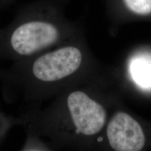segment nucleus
Masks as SVG:
<instances>
[{"label": "nucleus", "mask_w": 151, "mask_h": 151, "mask_svg": "<svg viewBox=\"0 0 151 151\" xmlns=\"http://www.w3.org/2000/svg\"><path fill=\"white\" fill-rule=\"evenodd\" d=\"M53 104L65 109V115L48 111L43 106L41 109L52 114L65 116L76 137H93L104 126L106 118L104 108L86 91L72 90L64 97V101H56Z\"/></svg>", "instance_id": "nucleus-3"}, {"label": "nucleus", "mask_w": 151, "mask_h": 151, "mask_svg": "<svg viewBox=\"0 0 151 151\" xmlns=\"http://www.w3.org/2000/svg\"><path fill=\"white\" fill-rule=\"evenodd\" d=\"M15 126H19L18 117L0 111V143Z\"/></svg>", "instance_id": "nucleus-6"}, {"label": "nucleus", "mask_w": 151, "mask_h": 151, "mask_svg": "<svg viewBox=\"0 0 151 151\" xmlns=\"http://www.w3.org/2000/svg\"><path fill=\"white\" fill-rule=\"evenodd\" d=\"M107 137L112 148L117 151H139L146 142L141 125L129 115L116 113L107 127Z\"/></svg>", "instance_id": "nucleus-4"}, {"label": "nucleus", "mask_w": 151, "mask_h": 151, "mask_svg": "<svg viewBox=\"0 0 151 151\" xmlns=\"http://www.w3.org/2000/svg\"><path fill=\"white\" fill-rule=\"evenodd\" d=\"M129 71L134 82L145 90H151V55L139 54L130 60Z\"/></svg>", "instance_id": "nucleus-5"}, {"label": "nucleus", "mask_w": 151, "mask_h": 151, "mask_svg": "<svg viewBox=\"0 0 151 151\" xmlns=\"http://www.w3.org/2000/svg\"><path fill=\"white\" fill-rule=\"evenodd\" d=\"M84 55L78 46L55 47L28 59L13 62L0 76L4 99L22 111L40 108L62 84L81 71Z\"/></svg>", "instance_id": "nucleus-1"}, {"label": "nucleus", "mask_w": 151, "mask_h": 151, "mask_svg": "<svg viewBox=\"0 0 151 151\" xmlns=\"http://www.w3.org/2000/svg\"><path fill=\"white\" fill-rule=\"evenodd\" d=\"M62 32L45 16L25 18L0 31V58L16 62L58 46Z\"/></svg>", "instance_id": "nucleus-2"}, {"label": "nucleus", "mask_w": 151, "mask_h": 151, "mask_svg": "<svg viewBox=\"0 0 151 151\" xmlns=\"http://www.w3.org/2000/svg\"><path fill=\"white\" fill-rule=\"evenodd\" d=\"M2 69L1 68H0V76H1V72H2Z\"/></svg>", "instance_id": "nucleus-9"}, {"label": "nucleus", "mask_w": 151, "mask_h": 151, "mask_svg": "<svg viewBox=\"0 0 151 151\" xmlns=\"http://www.w3.org/2000/svg\"><path fill=\"white\" fill-rule=\"evenodd\" d=\"M127 7L138 15L151 14V0H124Z\"/></svg>", "instance_id": "nucleus-7"}, {"label": "nucleus", "mask_w": 151, "mask_h": 151, "mask_svg": "<svg viewBox=\"0 0 151 151\" xmlns=\"http://www.w3.org/2000/svg\"><path fill=\"white\" fill-rule=\"evenodd\" d=\"M103 141L102 138H98L97 139V141H99V142H100V141Z\"/></svg>", "instance_id": "nucleus-8"}]
</instances>
